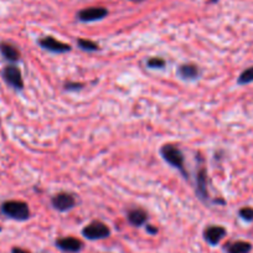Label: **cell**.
I'll return each mask as SVG.
<instances>
[{"label":"cell","instance_id":"7a4b0ae2","mask_svg":"<svg viewBox=\"0 0 253 253\" xmlns=\"http://www.w3.org/2000/svg\"><path fill=\"white\" fill-rule=\"evenodd\" d=\"M160 154L164 158L165 162H168L171 167L176 168V169L181 170L184 172V155H182L181 150L176 145H163L162 149H160Z\"/></svg>","mask_w":253,"mask_h":253},{"label":"cell","instance_id":"6da1fadb","mask_svg":"<svg viewBox=\"0 0 253 253\" xmlns=\"http://www.w3.org/2000/svg\"><path fill=\"white\" fill-rule=\"evenodd\" d=\"M1 212L16 221H25L30 217V208L24 201H5V203L1 204Z\"/></svg>","mask_w":253,"mask_h":253},{"label":"cell","instance_id":"9a60e30c","mask_svg":"<svg viewBox=\"0 0 253 253\" xmlns=\"http://www.w3.org/2000/svg\"><path fill=\"white\" fill-rule=\"evenodd\" d=\"M77 45H79V47L81 48V50L88 51V52L99 50L98 45H97L96 42H93V41L91 40H86V39H79V40H77Z\"/></svg>","mask_w":253,"mask_h":253},{"label":"cell","instance_id":"ffe728a7","mask_svg":"<svg viewBox=\"0 0 253 253\" xmlns=\"http://www.w3.org/2000/svg\"><path fill=\"white\" fill-rule=\"evenodd\" d=\"M11 253H30V252H29V251H26V250H23V248L14 247L13 250H11Z\"/></svg>","mask_w":253,"mask_h":253},{"label":"cell","instance_id":"2e32d148","mask_svg":"<svg viewBox=\"0 0 253 253\" xmlns=\"http://www.w3.org/2000/svg\"><path fill=\"white\" fill-rule=\"evenodd\" d=\"M253 82V66L250 67V69L245 70L242 74L238 77V84H247Z\"/></svg>","mask_w":253,"mask_h":253},{"label":"cell","instance_id":"9c48e42d","mask_svg":"<svg viewBox=\"0 0 253 253\" xmlns=\"http://www.w3.org/2000/svg\"><path fill=\"white\" fill-rule=\"evenodd\" d=\"M56 246H57L60 250L66 251V252H79L82 248V242L79 238L65 237L56 241Z\"/></svg>","mask_w":253,"mask_h":253},{"label":"cell","instance_id":"e0dca14e","mask_svg":"<svg viewBox=\"0 0 253 253\" xmlns=\"http://www.w3.org/2000/svg\"><path fill=\"white\" fill-rule=\"evenodd\" d=\"M147 66L149 69H163L165 66V61L160 57H152L147 61Z\"/></svg>","mask_w":253,"mask_h":253},{"label":"cell","instance_id":"3957f363","mask_svg":"<svg viewBox=\"0 0 253 253\" xmlns=\"http://www.w3.org/2000/svg\"><path fill=\"white\" fill-rule=\"evenodd\" d=\"M1 77L11 88L16 89V91H21L24 88L23 75H21L20 69L15 65H8V66L4 67L3 71H1Z\"/></svg>","mask_w":253,"mask_h":253},{"label":"cell","instance_id":"5bb4252c","mask_svg":"<svg viewBox=\"0 0 253 253\" xmlns=\"http://www.w3.org/2000/svg\"><path fill=\"white\" fill-rule=\"evenodd\" d=\"M251 248H252L251 243L238 241V242H233L228 245L227 253H250Z\"/></svg>","mask_w":253,"mask_h":253},{"label":"cell","instance_id":"cb8c5ba5","mask_svg":"<svg viewBox=\"0 0 253 253\" xmlns=\"http://www.w3.org/2000/svg\"><path fill=\"white\" fill-rule=\"evenodd\" d=\"M0 231H1V227H0Z\"/></svg>","mask_w":253,"mask_h":253},{"label":"cell","instance_id":"8fae6325","mask_svg":"<svg viewBox=\"0 0 253 253\" xmlns=\"http://www.w3.org/2000/svg\"><path fill=\"white\" fill-rule=\"evenodd\" d=\"M177 75L182 80H196L200 75V70L194 63H184L177 70Z\"/></svg>","mask_w":253,"mask_h":253},{"label":"cell","instance_id":"603a6c76","mask_svg":"<svg viewBox=\"0 0 253 253\" xmlns=\"http://www.w3.org/2000/svg\"><path fill=\"white\" fill-rule=\"evenodd\" d=\"M211 1H216V0H211Z\"/></svg>","mask_w":253,"mask_h":253},{"label":"cell","instance_id":"ba28073f","mask_svg":"<svg viewBox=\"0 0 253 253\" xmlns=\"http://www.w3.org/2000/svg\"><path fill=\"white\" fill-rule=\"evenodd\" d=\"M226 235V230L221 226H210L204 232V237L210 245H217Z\"/></svg>","mask_w":253,"mask_h":253},{"label":"cell","instance_id":"ac0fdd59","mask_svg":"<svg viewBox=\"0 0 253 253\" xmlns=\"http://www.w3.org/2000/svg\"><path fill=\"white\" fill-rule=\"evenodd\" d=\"M240 216L246 221H253V209L252 208L241 209Z\"/></svg>","mask_w":253,"mask_h":253},{"label":"cell","instance_id":"5b68a950","mask_svg":"<svg viewBox=\"0 0 253 253\" xmlns=\"http://www.w3.org/2000/svg\"><path fill=\"white\" fill-rule=\"evenodd\" d=\"M108 15V10L102 6H92V8L82 9L77 14V18L82 23H92V21L102 20Z\"/></svg>","mask_w":253,"mask_h":253},{"label":"cell","instance_id":"d6986e66","mask_svg":"<svg viewBox=\"0 0 253 253\" xmlns=\"http://www.w3.org/2000/svg\"><path fill=\"white\" fill-rule=\"evenodd\" d=\"M82 87H84V84H71V82H69V84H65V88L69 89V91H77V89H81Z\"/></svg>","mask_w":253,"mask_h":253},{"label":"cell","instance_id":"4fadbf2b","mask_svg":"<svg viewBox=\"0 0 253 253\" xmlns=\"http://www.w3.org/2000/svg\"><path fill=\"white\" fill-rule=\"evenodd\" d=\"M147 218L148 216L147 213H145V211L140 210V209H135V210H132L128 212V220H129V222L134 226L144 225Z\"/></svg>","mask_w":253,"mask_h":253},{"label":"cell","instance_id":"44dd1931","mask_svg":"<svg viewBox=\"0 0 253 253\" xmlns=\"http://www.w3.org/2000/svg\"><path fill=\"white\" fill-rule=\"evenodd\" d=\"M147 230H148V232H150V233H157L158 232L157 228L153 227V226H147Z\"/></svg>","mask_w":253,"mask_h":253},{"label":"cell","instance_id":"7402d4cb","mask_svg":"<svg viewBox=\"0 0 253 253\" xmlns=\"http://www.w3.org/2000/svg\"><path fill=\"white\" fill-rule=\"evenodd\" d=\"M132 1H134V3H140V1H144V0H132Z\"/></svg>","mask_w":253,"mask_h":253},{"label":"cell","instance_id":"7c38bea8","mask_svg":"<svg viewBox=\"0 0 253 253\" xmlns=\"http://www.w3.org/2000/svg\"><path fill=\"white\" fill-rule=\"evenodd\" d=\"M196 191L200 195V198L208 199V174H206L205 169H200L196 176Z\"/></svg>","mask_w":253,"mask_h":253},{"label":"cell","instance_id":"52a82bcc","mask_svg":"<svg viewBox=\"0 0 253 253\" xmlns=\"http://www.w3.org/2000/svg\"><path fill=\"white\" fill-rule=\"evenodd\" d=\"M75 205H76V200L71 194L60 193L52 198V206L61 212L71 210L72 208H75Z\"/></svg>","mask_w":253,"mask_h":253},{"label":"cell","instance_id":"8992f818","mask_svg":"<svg viewBox=\"0 0 253 253\" xmlns=\"http://www.w3.org/2000/svg\"><path fill=\"white\" fill-rule=\"evenodd\" d=\"M39 45H40L43 50L51 51V52L55 53H63L71 51V46L56 40L52 36H45V38L40 39V40H39Z\"/></svg>","mask_w":253,"mask_h":253},{"label":"cell","instance_id":"30bf717a","mask_svg":"<svg viewBox=\"0 0 253 253\" xmlns=\"http://www.w3.org/2000/svg\"><path fill=\"white\" fill-rule=\"evenodd\" d=\"M0 53L9 62L14 63L20 60V51L9 42H0Z\"/></svg>","mask_w":253,"mask_h":253},{"label":"cell","instance_id":"277c9868","mask_svg":"<svg viewBox=\"0 0 253 253\" xmlns=\"http://www.w3.org/2000/svg\"><path fill=\"white\" fill-rule=\"evenodd\" d=\"M82 233L88 240H102V238L108 237L111 231H109L108 226L104 225L103 222L96 221V222H92L88 226H86Z\"/></svg>","mask_w":253,"mask_h":253}]
</instances>
